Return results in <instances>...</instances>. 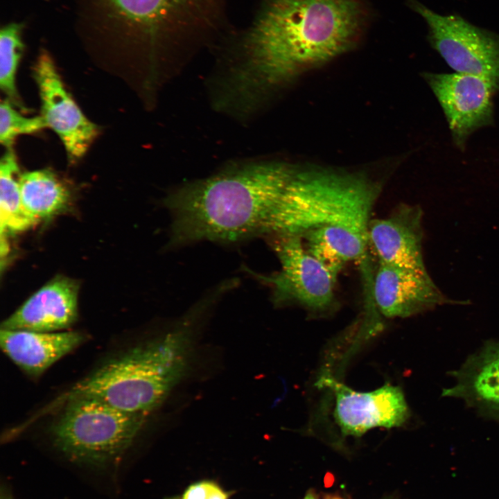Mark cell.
Instances as JSON below:
<instances>
[{
	"label": "cell",
	"mask_w": 499,
	"mask_h": 499,
	"mask_svg": "<svg viewBox=\"0 0 499 499\" xmlns=\"http://www.w3.org/2000/svg\"><path fill=\"white\" fill-rule=\"evenodd\" d=\"M408 3L424 19L429 43L453 70L488 79L499 89V34L456 13L442 15L417 0Z\"/></svg>",
	"instance_id": "cell-6"
},
{
	"label": "cell",
	"mask_w": 499,
	"mask_h": 499,
	"mask_svg": "<svg viewBox=\"0 0 499 499\" xmlns=\"http://www.w3.org/2000/svg\"><path fill=\"white\" fill-rule=\"evenodd\" d=\"M85 340V335L78 331H0L2 351L21 371L32 377L40 376Z\"/></svg>",
	"instance_id": "cell-14"
},
{
	"label": "cell",
	"mask_w": 499,
	"mask_h": 499,
	"mask_svg": "<svg viewBox=\"0 0 499 499\" xmlns=\"http://www.w3.org/2000/svg\"><path fill=\"white\" fill-rule=\"evenodd\" d=\"M19 169L13 148L6 149L0 161L1 234L20 231L37 221L25 209L20 193Z\"/></svg>",
	"instance_id": "cell-18"
},
{
	"label": "cell",
	"mask_w": 499,
	"mask_h": 499,
	"mask_svg": "<svg viewBox=\"0 0 499 499\" xmlns=\"http://www.w3.org/2000/svg\"><path fill=\"white\" fill-rule=\"evenodd\" d=\"M455 383L443 395L459 398L499 419V342L486 344L453 372Z\"/></svg>",
	"instance_id": "cell-15"
},
{
	"label": "cell",
	"mask_w": 499,
	"mask_h": 499,
	"mask_svg": "<svg viewBox=\"0 0 499 499\" xmlns=\"http://www.w3.org/2000/svg\"><path fill=\"white\" fill-rule=\"evenodd\" d=\"M56 413L51 427L55 447L73 461L99 467L119 460L147 418L94 399L69 401Z\"/></svg>",
	"instance_id": "cell-5"
},
{
	"label": "cell",
	"mask_w": 499,
	"mask_h": 499,
	"mask_svg": "<svg viewBox=\"0 0 499 499\" xmlns=\"http://www.w3.org/2000/svg\"><path fill=\"white\" fill-rule=\"evenodd\" d=\"M8 100L0 104V142L6 149L12 148L19 135L34 134L47 128L42 116L26 117Z\"/></svg>",
	"instance_id": "cell-20"
},
{
	"label": "cell",
	"mask_w": 499,
	"mask_h": 499,
	"mask_svg": "<svg viewBox=\"0 0 499 499\" xmlns=\"http://www.w3.org/2000/svg\"><path fill=\"white\" fill-rule=\"evenodd\" d=\"M77 283L53 279L28 298L1 324V329L55 332L71 326L78 317Z\"/></svg>",
	"instance_id": "cell-13"
},
{
	"label": "cell",
	"mask_w": 499,
	"mask_h": 499,
	"mask_svg": "<svg viewBox=\"0 0 499 499\" xmlns=\"http://www.w3.org/2000/svg\"><path fill=\"white\" fill-rule=\"evenodd\" d=\"M324 499H344L342 498L340 496L338 495H327L324 497Z\"/></svg>",
	"instance_id": "cell-23"
},
{
	"label": "cell",
	"mask_w": 499,
	"mask_h": 499,
	"mask_svg": "<svg viewBox=\"0 0 499 499\" xmlns=\"http://www.w3.org/2000/svg\"><path fill=\"white\" fill-rule=\"evenodd\" d=\"M229 496L217 482L204 480L190 484L182 495L166 499H229Z\"/></svg>",
	"instance_id": "cell-21"
},
{
	"label": "cell",
	"mask_w": 499,
	"mask_h": 499,
	"mask_svg": "<svg viewBox=\"0 0 499 499\" xmlns=\"http://www.w3.org/2000/svg\"><path fill=\"white\" fill-rule=\"evenodd\" d=\"M281 268L270 274L251 272L272 290L278 305L297 304L310 310H327L335 301L337 279L295 236L270 237Z\"/></svg>",
	"instance_id": "cell-7"
},
{
	"label": "cell",
	"mask_w": 499,
	"mask_h": 499,
	"mask_svg": "<svg viewBox=\"0 0 499 499\" xmlns=\"http://www.w3.org/2000/svg\"><path fill=\"white\" fill-rule=\"evenodd\" d=\"M193 310L165 335L136 346L101 365L35 415L56 413L67 403L94 399L120 410L148 417L188 371L193 349Z\"/></svg>",
	"instance_id": "cell-4"
},
{
	"label": "cell",
	"mask_w": 499,
	"mask_h": 499,
	"mask_svg": "<svg viewBox=\"0 0 499 499\" xmlns=\"http://www.w3.org/2000/svg\"><path fill=\"white\" fill-rule=\"evenodd\" d=\"M423 211L419 206L403 204L383 218L371 219L368 241L378 263L424 271L422 250Z\"/></svg>",
	"instance_id": "cell-12"
},
{
	"label": "cell",
	"mask_w": 499,
	"mask_h": 499,
	"mask_svg": "<svg viewBox=\"0 0 499 499\" xmlns=\"http://www.w3.org/2000/svg\"><path fill=\"white\" fill-rule=\"evenodd\" d=\"M365 17L362 0H267L227 96L243 107L255 103L269 89L345 53L358 42Z\"/></svg>",
	"instance_id": "cell-1"
},
{
	"label": "cell",
	"mask_w": 499,
	"mask_h": 499,
	"mask_svg": "<svg viewBox=\"0 0 499 499\" xmlns=\"http://www.w3.org/2000/svg\"><path fill=\"white\" fill-rule=\"evenodd\" d=\"M381 184L361 173L295 170L262 236H295L335 277L360 260Z\"/></svg>",
	"instance_id": "cell-2"
},
{
	"label": "cell",
	"mask_w": 499,
	"mask_h": 499,
	"mask_svg": "<svg viewBox=\"0 0 499 499\" xmlns=\"http://www.w3.org/2000/svg\"><path fill=\"white\" fill-rule=\"evenodd\" d=\"M23 25L10 23L0 32V87L15 107L26 112L16 87V74L20 62L24 44L21 39Z\"/></svg>",
	"instance_id": "cell-19"
},
{
	"label": "cell",
	"mask_w": 499,
	"mask_h": 499,
	"mask_svg": "<svg viewBox=\"0 0 499 499\" xmlns=\"http://www.w3.org/2000/svg\"><path fill=\"white\" fill-rule=\"evenodd\" d=\"M303 499H318V498L314 493L310 491L305 496Z\"/></svg>",
	"instance_id": "cell-22"
},
{
	"label": "cell",
	"mask_w": 499,
	"mask_h": 499,
	"mask_svg": "<svg viewBox=\"0 0 499 499\" xmlns=\"http://www.w3.org/2000/svg\"><path fill=\"white\" fill-rule=\"evenodd\" d=\"M1 499H13L10 496L6 493H1Z\"/></svg>",
	"instance_id": "cell-24"
},
{
	"label": "cell",
	"mask_w": 499,
	"mask_h": 499,
	"mask_svg": "<svg viewBox=\"0 0 499 499\" xmlns=\"http://www.w3.org/2000/svg\"><path fill=\"white\" fill-rule=\"evenodd\" d=\"M19 183L24 207L37 222L58 213L69 202V191L49 169L23 173Z\"/></svg>",
	"instance_id": "cell-17"
},
{
	"label": "cell",
	"mask_w": 499,
	"mask_h": 499,
	"mask_svg": "<svg viewBox=\"0 0 499 499\" xmlns=\"http://www.w3.org/2000/svg\"><path fill=\"white\" fill-rule=\"evenodd\" d=\"M423 78L443 109L455 146L465 148L477 130L493 122V96L499 91L488 79L459 73H426Z\"/></svg>",
	"instance_id": "cell-8"
},
{
	"label": "cell",
	"mask_w": 499,
	"mask_h": 499,
	"mask_svg": "<svg viewBox=\"0 0 499 499\" xmlns=\"http://www.w3.org/2000/svg\"><path fill=\"white\" fill-rule=\"evenodd\" d=\"M372 299L386 317H407L455 303L435 285L427 270L417 271L378 263L372 281Z\"/></svg>",
	"instance_id": "cell-11"
},
{
	"label": "cell",
	"mask_w": 499,
	"mask_h": 499,
	"mask_svg": "<svg viewBox=\"0 0 499 499\" xmlns=\"http://www.w3.org/2000/svg\"><path fill=\"white\" fill-rule=\"evenodd\" d=\"M295 169L259 163L189 183L165 200L172 217L169 245L232 243L262 236Z\"/></svg>",
	"instance_id": "cell-3"
},
{
	"label": "cell",
	"mask_w": 499,
	"mask_h": 499,
	"mask_svg": "<svg viewBox=\"0 0 499 499\" xmlns=\"http://www.w3.org/2000/svg\"><path fill=\"white\" fill-rule=\"evenodd\" d=\"M105 17L119 28L156 35L205 0H99Z\"/></svg>",
	"instance_id": "cell-16"
},
{
	"label": "cell",
	"mask_w": 499,
	"mask_h": 499,
	"mask_svg": "<svg viewBox=\"0 0 499 499\" xmlns=\"http://www.w3.org/2000/svg\"><path fill=\"white\" fill-rule=\"evenodd\" d=\"M317 384L335 395L334 417L342 432L360 436L370 429L401 426L409 417V409L400 387L386 384L371 392H358L327 374Z\"/></svg>",
	"instance_id": "cell-10"
},
{
	"label": "cell",
	"mask_w": 499,
	"mask_h": 499,
	"mask_svg": "<svg viewBox=\"0 0 499 499\" xmlns=\"http://www.w3.org/2000/svg\"><path fill=\"white\" fill-rule=\"evenodd\" d=\"M33 76L38 87L42 116L60 139L71 163L81 159L98 134V127L82 113L66 89L49 54L42 51Z\"/></svg>",
	"instance_id": "cell-9"
}]
</instances>
